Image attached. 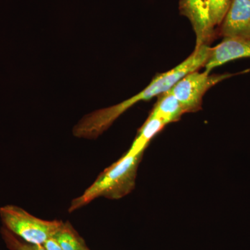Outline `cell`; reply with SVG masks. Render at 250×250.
<instances>
[{"mask_svg": "<svg viewBox=\"0 0 250 250\" xmlns=\"http://www.w3.org/2000/svg\"><path fill=\"white\" fill-rule=\"evenodd\" d=\"M143 154L136 156L125 154L119 160L105 169L82 195L72 200L69 212L72 213L98 197L119 200L129 194L134 190Z\"/></svg>", "mask_w": 250, "mask_h": 250, "instance_id": "6da1fadb", "label": "cell"}, {"mask_svg": "<svg viewBox=\"0 0 250 250\" xmlns=\"http://www.w3.org/2000/svg\"><path fill=\"white\" fill-rule=\"evenodd\" d=\"M0 217L9 231L34 245H44L56 236L64 224L59 220H42L14 205L1 207Z\"/></svg>", "mask_w": 250, "mask_h": 250, "instance_id": "7a4b0ae2", "label": "cell"}, {"mask_svg": "<svg viewBox=\"0 0 250 250\" xmlns=\"http://www.w3.org/2000/svg\"><path fill=\"white\" fill-rule=\"evenodd\" d=\"M233 75H210V72H200L196 70L185 75L169 91L179 100L185 113L197 111L201 108L202 98L206 92Z\"/></svg>", "mask_w": 250, "mask_h": 250, "instance_id": "3957f363", "label": "cell"}, {"mask_svg": "<svg viewBox=\"0 0 250 250\" xmlns=\"http://www.w3.org/2000/svg\"><path fill=\"white\" fill-rule=\"evenodd\" d=\"M210 0H180L179 11L191 23L196 36V45H208L214 34V27L210 22Z\"/></svg>", "mask_w": 250, "mask_h": 250, "instance_id": "277c9868", "label": "cell"}, {"mask_svg": "<svg viewBox=\"0 0 250 250\" xmlns=\"http://www.w3.org/2000/svg\"><path fill=\"white\" fill-rule=\"evenodd\" d=\"M224 38L250 39V0H231L220 24Z\"/></svg>", "mask_w": 250, "mask_h": 250, "instance_id": "5b68a950", "label": "cell"}, {"mask_svg": "<svg viewBox=\"0 0 250 250\" xmlns=\"http://www.w3.org/2000/svg\"><path fill=\"white\" fill-rule=\"evenodd\" d=\"M250 57V39L224 38L218 45L211 47L209 57L205 65V71H211L215 67L226 62Z\"/></svg>", "mask_w": 250, "mask_h": 250, "instance_id": "8992f818", "label": "cell"}, {"mask_svg": "<svg viewBox=\"0 0 250 250\" xmlns=\"http://www.w3.org/2000/svg\"><path fill=\"white\" fill-rule=\"evenodd\" d=\"M184 113L185 112L179 100L168 90L159 95L150 115L167 125L179 121Z\"/></svg>", "mask_w": 250, "mask_h": 250, "instance_id": "52a82bcc", "label": "cell"}, {"mask_svg": "<svg viewBox=\"0 0 250 250\" xmlns=\"http://www.w3.org/2000/svg\"><path fill=\"white\" fill-rule=\"evenodd\" d=\"M165 126L166 125L161 120L149 114L144 124L140 128L137 136L129 151L125 154L127 156H136L143 154L153 138L159 134Z\"/></svg>", "mask_w": 250, "mask_h": 250, "instance_id": "ba28073f", "label": "cell"}, {"mask_svg": "<svg viewBox=\"0 0 250 250\" xmlns=\"http://www.w3.org/2000/svg\"><path fill=\"white\" fill-rule=\"evenodd\" d=\"M55 238L62 250H87L68 223L63 224Z\"/></svg>", "mask_w": 250, "mask_h": 250, "instance_id": "9c48e42d", "label": "cell"}, {"mask_svg": "<svg viewBox=\"0 0 250 250\" xmlns=\"http://www.w3.org/2000/svg\"><path fill=\"white\" fill-rule=\"evenodd\" d=\"M231 4V0H210L209 16L213 27L220 25Z\"/></svg>", "mask_w": 250, "mask_h": 250, "instance_id": "30bf717a", "label": "cell"}, {"mask_svg": "<svg viewBox=\"0 0 250 250\" xmlns=\"http://www.w3.org/2000/svg\"><path fill=\"white\" fill-rule=\"evenodd\" d=\"M8 241L10 246L14 250H47L43 245H34L31 243H24L18 241L14 237L8 234Z\"/></svg>", "mask_w": 250, "mask_h": 250, "instance_id": "8fae6325", "label": "cell"}, {"mask_svg": "<svg viewBox=\"0 0 250 250\" xmlns=\"http://www.w3.org/2000/svg\"><path fill=\"white\" fill-rule=\"evenodd\" d=\"M43 246L47 250H62L55 237L51 238L44 243Z\"/></svg>", "mask_w": 250, "mask_h": 250, "instance_id": "7c38bea8", "label": "cell"}]
</instances>
